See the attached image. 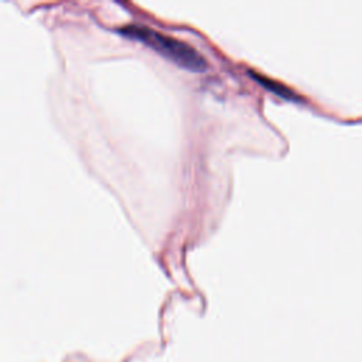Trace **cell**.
I'll return each mask as SVG.
<instances>
[{"label": "cell", "mask_w": 362, "mask_h": 362, "mask_svg": "<svg viewBox=\"0 0 362 362\" xmlns=\"http://www.w3.org/2000/svg\"><path fill=\"white\" fill-rule=\"evenodd\" d=\"M120 33L124 37L144 42L147 47L153 48L156 52L161 54L164 58L184 69L192 72H202L206 69L205 58L195 48L173 37H167L141 25H127L122 28Z\"/></svg>", "instance_id": "obj_1"}, {"label": "cell", "mask_w": 362, "mask_h": 362, "mask_svg": "<svg viewBox=\"0 0 362 362\" xmlns=\"http://www.w3.org/2000/svg\"><path fill=\"white\" fill-rule=\"evenodd\" d=\"M250 75H252L260 85H263L266 89H269L270 92L276 93V95L280 96V98L288 99V100H297V99H298L297 95H296L291 89H288L287 86H284V85H281V83H279V82H276V81H273V79H267V78H264V76H260V75H257V74H255V72H252V71H250Z\"/></svg>", "instance_id": "obj_2"}]
</instances>
